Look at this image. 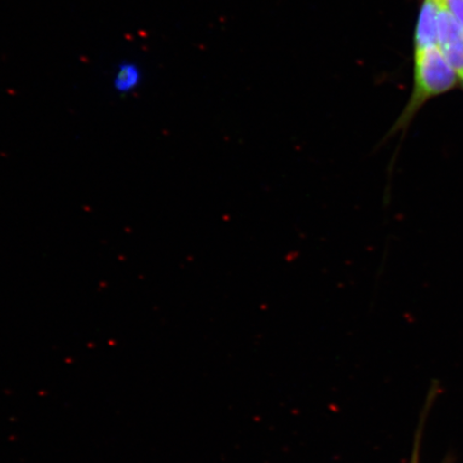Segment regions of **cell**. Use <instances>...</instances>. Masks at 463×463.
Returning <instances> with one entry per match:
<instances>
[{
    "label": "cell",
    "instance_id": "obj_1",
    "mask_svg": "<svg viewBox=\"0 0 463 463\" xmlns=\"http://www.w3.org/2000/svg\"><path fill=\"white\" fill-rule=\"evenodd\" d=\"M459 85V74L450 66L438 46L413 50V86L407 104L395 123L379 144L382 146L391 138L408 131L416 115L428 102L448 94Z\"/></svg>",
    "mask_w": 463,
    "mask_h": 463
},
{
    "label": "cell",
    "instance_id": "obj_2",
    "mask_svg": "<svg viewBox=\"0 0 463 463\" xmlns=\"http://www.w3.org/2000/svg\"><path fill=\"white\" fill-rule=\"evenodd\" d=\"M438 48L450 66L460 75L463 72V29L447 13L443 5L439 14Z\"/></svg>",
    "mask_w": 463,
    "mask_h": 463
},
{
    "label": "cell",
    "instance_id": "obj_3",
    "mask_svg": "<svg viewBox=\"0 0 463 463\" xmlns=\"http://www.w3.org/2000/svg\"><path fill=\"white\" fill-rule=\"evenodd\" d=\"M441 9L442 5L439 0H421L414 29L413 50L438 46Z\"/></svg>",
    "mask_w": 463,
    "mask_h": 463
},
{
    "label": "cell",
    "instance_id": "obj_4",
    "mask_svg": "<svg viewBox=\"0 0 463 463\" xmlns=\"http://www.w3.org/2000/svg\"><path fill=\"white\" fill-rule=\"evenodd\" d=\"M144 80L140 63L125 60L116 65L112 74V89L115 94L129 96L140 89Z\"/></svg>",
    "mask_w": 463,
    "mask_h": 463
},
{
    "label": "cell",
    "instance_id": "obj_5",
    "mask_svg": "<svg viewBox=\"0 0 463 463\" xmlns=\"http://www.w3.org/2000/svg\"><path fill=\"white\" fill-rule=\"evenodd\" d=\"M443 8L463 29V0H441Z\"/></svg>",
    "mask_w": 463,
    "mask_h": 463
},
{
    "label": "cell",
    "instance_id": "obj_6",
    "mask_svg": "<svg viewBox=\"0 0 463 463\" xmlns=\"http://www.w3.org/2000/svg\"><path fill=\"white\" fill-rule=\"evenodd\" d=\"M459 85L462 87L463 90V72L459 75Z\"/></svg>",
    "mask_w": 463,
    "mask_h": 463
},
{
    "label": "cell",
    "instance_id": "obj_7",
    "mask_svg": "<svg viewBox=\"0 0 463 463\" xmlns=\"http://www.w3.org/2000/svg\"><path fill=\"white\" fill-rule=\"evenodd\" d=\"M439 2H441V0H439Z\"/></svg>",
    "mask_w": 463,
    "mask_h": 463
}]
</instances>
